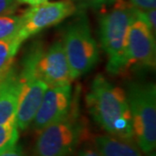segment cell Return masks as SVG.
I'll return each mask as SVG.
<instances>
[{
  "mask_svg": "<svg viewBox=\"0 0 156 156\" xmlns=\"http://www.w3.org/2000/svg\"><path fill=\"white\" fill-rule=\"evenodd\" d=\"M86 104L92 118L108 134L121 139L134 140L131 113L122 89L99 74L91 83Z\"/></svg>",
  "mask_w": 156,
  "mask_h": 156,
  "instance_id": "1",
  "label": "cell"
},
{
  "mask_svg": "<svg viewBox=\"0 0 156 156\" xmlns=\"http://www.w3.org/2000/svg\"><path fill=\"white\" fill-rule=\"evenodd\" d=\"M108 7L99 17V38L108 57L107 70L117 75L127 69L128 32L137 9L125 0H116Z\"/></svg>",
  "mask_w": 156,
  "mask_h": 156,
  "instance_id": "2",
  "label": "cell"
},
{
  "mask_svg": "<svg viewBox=\"0 0 156 156\" xmlns=\"http://www.w3.org/2000/svg\"><path fill=\"white\" fill-rule=\"evenodd\" d=\"M125 92L132 117L134 140L143 153L150 154L156 146L155 85L132 82Z\"/></svg>",
  "mask_w": 156,
  "mask_h": 156,
  "instance_id": "3",
  "label": "cell"
},
{
  "mask_svg": "<svg viewBox=\"0 0 156 156\" xmlns=\"http://www.w3.org/2000/svg\"><path fill=\"white\" fill-rule=\"evenodd\" d=\"M44 50L41 42L32 43L23 56L18 70L20 94L16 122L18 129L21 130H25L31 125L45 91L49 88L36 73L37 63Z\"/></svg>",
  "mask_w": 156,
  "mask_h": 156,
  "instance_id": "4",
  "label": "cell"
},
{
  "mask_svg": "<svg viewBox=\"0 0 156 156\" xmlns=\"http://www.w3.org/2000/svg\"><path fill=\"white\" fill-rule=\"evenodd\" d=\"M62 44L73 80L91 71L99 62V48L83 11L67 25Z\"/></svg>",
  "mask_w": 156,
  "mask_h": 156,
  "instance_id": "5",
  "label": "cell"
},
{
  "mask_svg": "<svg viewBox=\"0 0 156 156\" xmlns=\"http://www.w3.org/2000/svg\"><path fill=\"white\" fill-rule=\"evenodd\" d=\"M84 133L78 105L74 104L67 116L39 132L32 156H70Z\"/></svg>",
  "mask_w": 156,
  "mask_h": 156,
  "instance_id": "6",
  "label": "cell"
},
{
  "mask_svg": "<svg viewBox=\"0 0 156 156\" xmlns=\"http://www.w3.org/2000/svg\"><path fill=\"white\" fill-rule=\"evenodd\" d=\"M77 12L78 6L72 0L45 2L30 6L20 16L16 37L23 44L42 30L64 21Z\"/></svg>",
  "mask_w": 156,
  "mask_h": 156,
  "instance_id": "7",
  "label": "cell"
},
{
  "mask_svg": "<svg viewBox=\"0 0 156 156\" xmlns=\"http://www.w3.org/2000/svg\"><path fill=\"white\" fill-rule=\"evenodd\" d=\"M155 35L137 9L128 32L127 69H154L156 61Z\"/></svg>",
  "mask_w": 156,
  "mask_h": 156,
  "instance_id": "8",
  "label": "cell"
},
{
  "mask_svg": "<svg viewBox=\"0 0 156 156\" xmlns=\"http://www.w3.org/2000/svg\"><path fill=\"white\" fill-rule=\"evenodd\" d=\"M73 102L71 84L49 87L31 123L34 130L40 132L47 126L65 118L70 112Z\"/></svg>",
  "mask_w": 156,
  "mask_h": 156,
  "instance_id": "9",
  "label": "cell"
},
{
  "mask_svg": "<svg viewBox=\"0 0 156 156\" xmlns=\"http://www.w3.org/2000/svg\"><path fill=\"white\" fill-rule=\"evenodd\" d=\"M36 73L48 87L71 84L73 79L62 41H56L39 57Z\"/></svg>",
  "mask_w": 156,
  "mask_h": 156,
  "instance_id": "10",
  "label": "cell"
},
{
  "mask_svg": "<svg viewBox=\"0 0 156 156\" xmlns=\"http://www.w3.org/2000/svg\"><path fill=\"white\" fill-rule=\"evenodd\" d=\"M19 94L18 69L12 64L0 77V124L17 123Z\"/></svg>",
  "mask_w": 156,
  "mask_h": 156,
  "instance_id": "11",
  "label": "cell"
},
{
  "mask_svg": "<svg viewBox=\"0 0 156 156\" xmlns=\"http://www.w3.org/2000/svg\"><path fill=\"white\" fill-rule=\"evenodd\" d=\"M95 145L101 156H142L132 140L121 139L110 134L96 136Z\"/></svg>",
  "mask_w": 156,
  "mask_h": 156,
  "instance_id": "12",
  "label": "cell"
},
{
  "mask_svg": "<svg viewBox=\"0 0 156 156\" xmlns=\"http://www.w3.org/2000/svg\"><path fill=\"white\" fill-rule=\"evenodd\" d=\"M22 43L16 36L0 40V77L11 67Z\"/></svg>",
  "mask_w": 156,
  "mask_h": 156,
  "instance_id": "13",
  "label": "cell"
},
{
  "mask_svg": "<svg viewBox=\"0 0 156 156\" xmlns=\"http://www.w3.org/2000/svg\"><path fill=\"white\" fill-rule=\"evenodd\" d=\"M19 131L17 123L0 124V154L17 145Z\"/></svg>",
  "mask_w": 156,
  "mask_h": 156,
  "instance_id": "14",
  "label": "cell"
},
{
  "mask_svg": "<svg viewBox=\"0 0 156 156\" xmlns=\"http://www.w3.org/2000/svg\"><path fill=\"white\" fill-rule=\"evenodd\" d=\"M20 23V16L8 14L0 16V40L16 36Z\"/></svg>",
  "mask_w": 156,
  "mask_h": 156,
  "instance_id": "15",
  "label": "cell"
},
{
  "mask_svg": "<svg viewBox=\"0 0 156 156\" xmlns=\"http://www.w3.org/2000/svg\"><path fill=\"white\" fill-rule=\"evenodd\" d=\"M78 6L83 8H90L94 10H100L106 8L114 4L116 0H72Z\"/></svg>",
  "mask_w": 156,
  "mask_h": 156,
  "instance_id": "16",
  "label": "cell"
},
{
  "mask_svg": "<svg viewBox=\"0 0 156 156\" xmlns=\"http://www.w3.org/2000/svg\"><path fill=\"white\" fill-rule=\"evenodd\" d=\"M140 14L147 23L148 27L150 28L152 32L155 35L156 32V11L155 9H149L146 11H140L139 10Z\"/></svg>",
  "mask_w": 156,
  "mask_h": 156,
  "instance_id": "17",
  "label": "cell"
},
{
  "mask_svg": "<svg viewBox=\"0 0 156 156\" xmlns=\"http://www.w3.org/2000/svg\"><path fill=\"white\" fill-rule=\"evenodd\" d=\"M17 6V0H0V16L14 14Z\"/></svg>",
  "mask_w": 156,
  "mask_h": 156,
  "instance_id": "18",
  "label": "cell"
},
{
  "mask_svg": "<svg viewBox=\"0 0 156 156\" xmlns=\"http://www.w3.org/2000/svg\"><path fill=\"white\" fill-rule=\"evenodd\" d=\"M130 4L138 10L146 11L155 9L156 0H130Z\"/></svg>",
  "mask_w": 156,
  "mask_h": 156,
  "instance_id": "19",
  "label": "cell"
},
{
  "mask_svg": "<svg viewBox=\"0 0 156 156\" xmlns=\"http://www.w3.org/2000/svg\"><path fill=\"white\" fill-rule=\"evenodd\" d=\"M0 156H25V154L21 146L16 145L15 147H11V149L1 154Z\"/></svg>",
  "mask_w": 156,
  "mask_h": 156,
  "instance_id": "20",
  "label": "cell"
},
{
  "mask_svg": "<svg viewBox=\"0 0 156 156\" xmlns=\"http://www.w3.org/2000/svg\"><path fill=\"white\" fill-rule=\"evenodd\" d=\"M18 4L23 5H28L30 6H36L44 4L45 2H48V0H17Z\"/></svg>",
  "mask_w": 156,
  "mask_h": 156,
  "instance_id": "21",
  "label": "cell"
},
{
  "mask_svg": "<svg viewBox=\"0 0 156 156\" xmlns=\"http://www.w3.org/2000/svg\"><path fill=\"white\" fill-rule=\"evenodd\" d=\"M79 156H101L100 154L97 152V150H94V149H85V150L82 151Z\"/></svg>",
  "mask_w": 156,
  "mask_h": 156,
  "instance_id": "22",
  "label": "cell"
}]
</instances>
